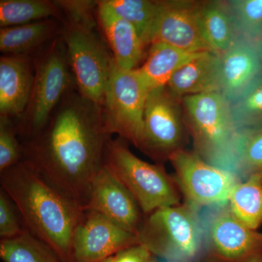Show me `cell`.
<instances>
[{
  "label": "cell",
  "mask_w": 262,
  "mask_h": 262,
  "mask_svg": "<svg viewBox=\"0 0 262 262\" xmlns=\"http://www.w3.org/2000/svg\"><path fill=\"white\" fill-rule=\"evenodd\" d=\"M230 103L238 130L262 125V76Z\"/></svg>",
  "instance_id": "obj_27"
},
{
  "label": "cell",
  "mask_w": 262,
  "mask_h": 262,
  "mask_svg": "<svg viewBox=\"0 0 262 262\" xmlns=\"http://www.w3.org/2000/svg\"><path fill=\"white\" fill-rule=\"evenodd\" d=\"M101 262H113V261H112L111 256H110V257L106 258V259L103 260V261H101Z\"/></svg>",
  "instance_id": "obj_33"
},
{
  "label": "cell",
  "mask_w": 262,
  "mask_h": 262,
  "mask_svg": "<svg viewBox=\"0 0 262 262\" xmlns=\"http://www.w3.org/2000/svg\"><path fill=\"white\" fill-rule=\"evenodd\" d=\"M228 207L236 218L256 230L262 225V177L252 176L239 182L231 193Z\"/></svg>",
  "instance_id": "obj_22"
},
{
  "label": "cell",
  "mask_w": 262,
  "mask_h": 262,
  "mask_svg": "<svg viewBox=\"0 0 262 262\" xmlns=\"http://www.w3.org/2000/svg\"><path fill=\"white\" fill-rule=\"evenodd\" d=\"M203 221L204 252L210 262H258L262 233L236 218L228 205L211 208Z\"/></svg>",
  "instance_id": "obj_11"
},
{
  "label": "cell",
  "mask_w": 262,
  "mask_h": 262,
  "mask_svg": "<svg viewBox=\"0 0 262 262\" xmlns=\"http://www.w3.org/2000/svg\"><path fill=\"white\" fill-rule=\"evenodd\" d=\"M258 262H262V260H261V261H258Z\"/></svg>",
  "instance_id": "obj_34"
},
{
  "label": "cell",
  "mask_w": 262,
  "mask_h": 262,
  "mask_svg": "<svg viewBox=\"0 0 262 262\" xmlns=\"http://www.w3.org/2000/svg\"><path fill=\"white\" fill-rule=\"evenodd\" d=\"M62 13L56 2L48 0H1L0 27L24 25L53 18Z\"/></svg>",
  "instance_id": "obj_24"
},
{
  "label": "cell",
  "mask_w": 262,
  "mask_h": 262,
  "mask_svg": "<svg viewBox=\"0 0 262 262\" xmlns=\"http://www.w3.org/2000/svg\"><path fill=\"white\" fill-rule=\"evenodd\" d=\"M20 213L13 201L3 189H0V237L1 239L14 238L25 231Z\"/></svg>",
  "instance_id": "obj_31"
},
{
  "label": "cell",
  "mask_w": 262,
  "mask_h": 262,
  "mask_svg": "<svg viewBox=\"0 0 262 262\" xmlns=\"http://www.w3.org/2000/svg\"><path fill=\"white\" fill-rule=\"evenodd\" d=\"M104 165L130 192L144 215L181 204L178 184L163 164L141 160L131 152L125 139L118 137L110 141Z\"/></svg>",
  "instance_id": "obj_5"
},
{
  "label": "cell",
  "mask_w": 262,
  "mask_h": 262,
  "mask_svg": "<svg viewBox=\"0 0 262 262\" xmlns=\"http://www.w3.org/2000/svg\"><path fill=\"white\" fill-rule=\"evenodd\" d=\"M204 53L183 51L161 42L151 43L147 59L136 70L151 92L166 86L181 67Z\"/></svg>",
  "instance_id": "obj_19"
},
{
  "label": "cell",
  "mask_w": 262,
  "mask_h": 262,
  "mask_svg": "<svg viewBox=\"0 0 262 262\" xmlns=\"http://www.w3.org/2000/svg\"><path fill=\"white\" fill-rule=\"evenodd\" d=\"M99 4L135 28L144 45L151 43V33L159 11L160 1L102 0Z\"/></svg>",
  "instance_id": "obj_23"
},
{
  "label": "cell",
  "mask_w": 262,
  "mask_h": 262,
  "mask_svg": "<svg viewBox=\"0 0 262 262\" xmlns=\"http://www.w3.org/2000/svg\"><path fill=\"white\" fill-rule=\"evenodd\" d=\"M61 37L79 93L102 106L113 56L95 29L64 24Z\"/></svg>",
  "instance_id": "obj_7"
},
{
  "label": "cell",
  "mask_w": 262,
  "mask_h": 262,
  "mask_svg": "<svg viewBox=\"0 0 262 262\" xmlns=\"http://www.w3.org/2000/svg\"><path fill=\"white\" fill-rule=\"evenodd\" d=\"M177 97L220 92V56L206 52L183 66L167 84Z\"/></svg>",
  "instance_id": "obj_18"
},
{
  "label": "cell",
  "mask_w": 262,
  "mask_h": 262,
  "mask_svg": "<svg viewBox=\"0 0 262 262\" xmlns=\"http://www.w3.org/2000/svg\"><path fill=\"white\" fill-rule=\"evenodd\" d=\"M113 134L102 106L76 93L62 100L47 125L23 139V159L66 198L84 210L91 184L104 165Z\"/></svg>",
  "instance_id": "obj_1"
},
{
  "label": "cell",
  "mask_w": 262,
  "mask_h": 262,
  "mask_svg": "<svg viewBox=\"0 0 262 262\" xmlns=\"http://www.w3.org/2000/svg\"><path fill=\"white\" fill-rule=\"evenodd\" d=\"M149 89L137 70H123L113 61L102 105L105 123L112 134L136 148L140 142Z\"/></svg>",
  "instance_id": "obj_8"
},
{
  "label": "cell",
  "mask_w": 262,
  "mask_h": 262,
  "mask_svg": "<svg viewBox=\"0 0 262 262\" xmlns=\"http://www.w3.org/2000/svg\"><path fill=\"white\" fill-rule=\"evenodd\" d=\"M63 27L54 18L0 29V51L5 55H28L61 34Z\"/></svg>",
  "instance_id": "obj_20"
},
{
  "label": "cell",
  "mask_w": 262,
  "mask_h": 262,
  "mask_svg": "<svg viewBox=\"0 0 262 262\" xmlns=\"http://www.w3.org/2000/svg\"><path fill=\"white\" fill-rule=\"evenodd\" d=\"M113 262H157V257L140 244L119 251L111 256Z\"/></svg>",
  "instance_id": "obj_32"
},
{
  "label": "cell",
  "mask_w": 262,
  "mask_h": 262,
  "mask_svg": "<svg viewBox=\"0 0 262 262\" xmlns=\"http://www.w3.org/2000/svg\"><path fill=\"white\" fill-rule=\"evenodd\" d=\"M262 76V55L254 45L238 41L220 56V93L232 102Z\"/></svg>",
  "instance_id": "obj_15"
},
{
  "label": "cell",
  "mask_w": 262,
  "mask_h": 262,
  "mask_svg": "<svg viewBox=\"0 0 262 262\" xmlns=\"http://www.w3.org/2000/svg\"><path fill=\"white\" fill-rule=\"evenodd\" d=\"M0 256L4 262H67L27 229L14 238L1 239Z\"/></svg>",
  "instance_id": "obj_25"
},
{
  "label": "cell",
  "mask_w": 262,
  "mask_h": 262,
  "mask_svg": "<svg viewBox=\"0 0 262 262\" xmlns=\"http://www.w3.org/2000/svg\"><path fill=\"white\" fill-rule=\"evenodd\" d=\"M198 20L203 39L215 54L222 56L237 42L236 25L227 3L202 2Z\"/></svg>",
  "instance_id": "obj_21"
},
{
  "label": "cell",
  "mask_w": 262,
  "mask_h": 262,
  "mask_svg": "<svg viewBox=\"0 0 262 262\" xmlns=\"http://www.w3.org/2000/svg\"><path fill=\"white\" fill-rule=\"evenodd\" d=\"M97 3L98 21L113 51L114 61L122 70H136L142 61L145 45L129 22Z\"/></svg>",
  "instance_id": "obj_17"
},
{
  "label": "cell",
  "mask_w": 262,
  "mask_h": 262,
  "mask_svg": "<svg viewBox=\"0 0 262 262\" xmlns=\"http://www.w3.org/2000/svg\"><path fill=\"white\" fill-rule=\"evenodd\" d=\"M227 5L234 24L242 33L251 37L261 35L262 0H234Z\"/></svg>",
  "instance_id": "obj_28"
},
{
  "label": "cell",
  "mask_w": 262,
  "mask_h": 262,
  "mask_svg": "<svg viewBox=\"0 0 262 262\" xmlns=\"http://www.w3.org/2000/svg\"><path fill=\"white\" fill-rule=\"evenodd\" d=\"M182 100L167 85L151 91L146 99L142 134L137 148L157 163L163 164L174 153L184 149L187 130Z\"/></svg>",
  "instance_id": "obj_9"
},
{
  "label": "cell",
  "mask_w": 262,
  "mask_h": 262,
  "mask_svg": "<svg viewBox=\"0 0 262 262\" xmlns=\"http://www.w3.org/2000/svg\"><path fill=\"white\" fill-rule=\"evenodd\" d=\"M70 66L61 37L51 41L37 57L28 105L15 125L22 139L42 130L57 106L71 92L73 78L69 70Z\"/></svg>",
  "instance_id": "obj_6"
},
{
  "label": "cell",
  "mask_w": 262,
  "mask_h": 262,
  "mask_svg": "<svg viewBox=\"0 0 262 262\" xmlns=\"http://www.w3.org/2000/svg\"><path fill=\"white\" fill-rule=\"evenodd\" d=\"M182 104L194 152L207 163L235 173L234 150L239 130L228 100L222 93L211 92L185 96Z\"/></svg>",
  "instance_id": "obj_3"
},
{
  "label": "cell",
  "mask_w": 262,
  "mask_h": 262,
  "mask_svg": "<svg viewBox=\"0 0 262 262\" xmlns=\"http://www.w3.org/2000/svg\"><path fill=\"white\" fill-rule=\"evenodd\" d=\"M235 173L243 181L262 177V125L239 130L234 150Z\"/></svg>",
  "instance_id": "obj_26"
},
{
  "label": "cell",
  "mask_w": 262,
  "mask_h": 262,
  "mask_svg": "<svg viewBox=\"0 0 262 262\" xmlns=\"http://www.w3.org/2000/svg\"><path fill=\"white\" fill-rule=\"evenodd\" d=\"M168 161L175 170L174 178L184 203L199 211L228 205L231 193L242 181L235 173L207 163L194 151L179 150Z\"/></svg>",
  "instance_id": "obj_10"
},
{
  "label": "cell",
  "mask_w": 262,
  "mask_h": 262,
  "mask_svg": "<svg viewBox=\"0 0 262 262\" xmlns=\"http://www.w3.org/2000/svg\"><path fill=\"white\" fill-rule=\"evenodd\" d=\"M0 183L25 229L65 261L75 262L74 234L85 211L50 185L24 160L1 172Z\"/></svg>",
  "instance_id": "obj_2"
},
{
  "label": "cell",
  "mask_w": 262,
  "mask_h": 262,
  "mask_svg": "<svg viewBox=\"0 0 262 262\" xmlns=\"http://www.w3.org/2000/svg\"><path fill=\"white\" fill-rule=\"evenodd\" d=\"M84 211L98 212L135 234L144 218L134 196L105 165L93 181Z\"/></svg>",
  "instance_id": "obj_14"
},
{
  "label": "cell",
  "mask_w": 262,
  "mask_h": 262,
  "mask_svg": "<svg viewBox=\"0 0 262 262\" xmlns=\"http://www.w3.org/2000/svg\"><path fill=\"white\" fill-rule=\"evenodd\" d=\"M199 210L186 203L144 215L139 244L167 262H196L204 251V226Z\"/></svg>",
  "instance_id": "obj_4"
},
{
  "label": "cell",
  "mask_w": 262,
  "mask_h": 262,
  "mask_svg": "<svg viewBox=\"0 0 262 262\" xmlns=\"http://www.w3.org/2000/svg\"><path fill=\"white\" fill-rule=\"evenodd\" d=\"M11 118L0 115V173L23 159L21 143Z\"/></svg>",
  "instance_id": "obj_29"
},
{
  "label": "cell",
  "mask_w": 262,
  "mask_h": 262,
  "mask_svg": "<svg viewBox=\"0 0 262 262\" xmlns=\"http://www.w3.org/2000/svg\"><path fill=\"white\" fill-rule=\"evenodd\" d=\"M138 244L136 234L98 212L85 211L74 234V261L101 262Z\"/></svg>",
  "instance_id": "obj_12"
},
{
  "label": "cell",
  "mask_w": 262,
  "mask_h": 262,
  "mask_svg": "<svg viewBox=\"0 0 262 262\" xmlns=\"http://www.w3.org/2000/svg\"><path fill=\"white\" fill-rule=\"evenodd\" d=\"M34 72L28 55H4L0 58L1 116L20 117L28 105Z\"/></svg>",
  "instance_id": "obj_16"
},
{
  "label": "cell",
  "mask_w": 262,
  "mask_h": 262,
  "mask_svg": "<svg viewBox=\"0 0 262 262\" xmlns=\"http://www.w3.org/2000/svg\"><path fill=\"white\" fill-rule=\"evenodd\" d=\"M200 4L198 2L184 0L160 1L150 45L161 42L193 53L212 52L200 29Z\"/></svg>",
  "instance_id": "obj_13"
},
{
  "label": "cell",
  "mask_w": 262,
  "mask_h": 262,
  "mask_svg": "<svg viewBox=\"0 0 262 262\" xmlns=\"http://www.w3.org/2000/svg\"><path fill=\"white\" fill-rule=\"evenodd\" d=\"M62 15H65V24L72 27H87L95 29L96 27L94 11L98 8L97 1L86 0H62L55 1Z\"/></svg>",
  "instance_id": "obj_30"
}]
</instances>
